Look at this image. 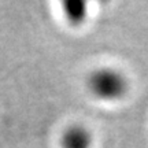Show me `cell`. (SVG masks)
Returning <instances> with one entry per match:
<instances>
[{"instance_id":"obj_1","label":"cell","mask_w":148,"mask_h":148,"mask_svg":"<svg viewBox=\"0 0 148 148\" xmlns=\"http://www.w3.org/2000/svg\"><path fill=\"white\" fill-rule=\"evenodd\" d=\"M88 88L101 100H118L126 95L129 81L119 70L114 67H100L89 74Z\"/></svg>"},{"instance_id":"obj_2","label":"cell","mask_w":148,"mask_h":148,"mask_svg":"<svg viewBox=\"0 0 148 148\" xmlns=\"http://www.w3.org/2000/svg\"><path fill=\"white\" fill-rule=\"evenodd\" d=\"M92 143V134L82 125L69 126L60 137L62 148H90Z\"/></svg>"},{"instance_id":"obj_3","label":"cell","mask_w":148,"mask_h":148,"mask_svg":"<svg viewBox=\"0 0 148 148\" xmlns=\"http://www.w3.org/2000/svg\"><path fill=\"white\" fill-rule=\"evenodd\" d=\"M63 12L73 23H81L88 15V4L82 0H67L63 3Z\"/></svg>"}]
</instances>
